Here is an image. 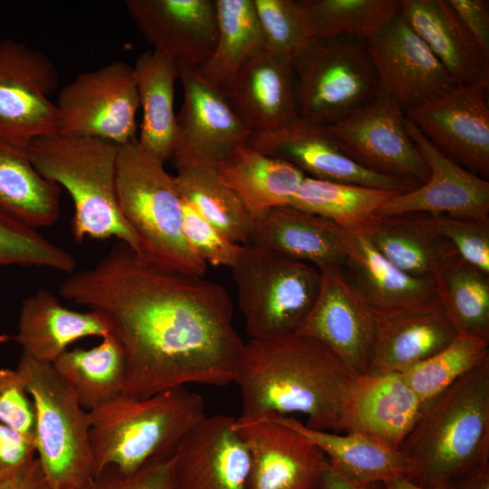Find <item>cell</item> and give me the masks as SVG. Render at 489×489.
Returning a JSON list of instances; mask_svg holds the SVG:
<instances>
[{"label": "cell", "instance_id": "16", "mask_svg": "<svg viewBox=\"0 0 489 489\" xmlns=\"http://www.w3.org/2000/svg\"><path fill=\"white\" fill-rule=\"evenodd\" d=\"M321 273L319 294L295 333L320 341L354 375H364L375 344V313L340 269Z\"/></svg>", "mask_w": 489, "mask_h": 489}, {"label": "cell", "instance_id": "23", "mask_svg": "<svg viewBox=\"0 0 489 489\" xmlns=\"http://www.w3.org/2000/svg\"><path fill=\"white\" fill-rule=\"evenodd\" d=\"M224 94L252 133L273 131L299 118L292 61L265 51L240 70Z\"/></svg>", "mask_w": 489, "mask_h": 489}, {"label": "cell", "instance_id": "47", "mask_svg": "<svg viewBox=\"0 0 489 489\" xmlns=\"http://www.w3.org/2000/svg\"><path fill=\"white\" fill-rule=\"evenodd\" d=\"M35 458L34 444L0 423V483L25 468Z\"/></svg>", "mask_w": 489, "mask_h": 489}, {"label": "cell", "instance_id": "10", "mask_svg": "<svg viewBox=\"0 0 489 489\" xmlns=\"http://www.w3.org/2000/svg\"><path fill=\"white\" fill-rule=\"evenodd\" d=\"M58 132L118 145L135 139L139 99L133 66L114 61L78 74L60 91Z\"/></svg>", "mask_w": 489, "mask_h": 489}, {"label": "cell", "instance_id": "53", "mask_svg": "<svg viewBox=\"0 0 489 489\" xmlns=\"http://www.w3.org/2000/svg\"><path fill=\"white\" fill-rule=\"evenodd\" d=\"M10 340V337L6 334H0V344L5 343Z\"/></svg>", "mask_w": 489, "mask_h": 489}, {"label": "cell", "instance_id": "4", "mask_svg": "<svg viewBox=\"0 0 489 489\" xmlns=\"http://www.w3.org/2000/svg\"><path fill=\"white\" fill-rule=\"evenodd\" d=\"M206 416L203 398L186 387L147 398L117 396L89 411L96 474L108 466L131 474L149 461L172 456Z\"/></svg>", "mask_w": 489, "mask_h": 489}, {"label": "cell", "instance_id": "11", "mask_svg": "<svg viewBox=\"0 0 489 489\" xmlns=\"http://www.w3.org/2000/svg\"><path fill=\"white\" fill-rule=\"evenodd\" d=\"M58 81L45 53L12 39L0 41L1 139L27 149L58 132V110L49 99Z\"/></svg>", "mask_w": 489, "mask_h": 489}, {"label": "cell", "instance_id": "33", "mask_svg": "<svg viewBox=\"0 0 489 489\" xmlns=\"http://www.w3.org/2000/svg\"><path fill=\"white\" fill-rule=\"evenodd\" d=\"M61 187L44 178L32 164L28 148L0 139V212L37 230L60 216Z\"/></svg>", "mask_w": 489, "mask_h": 489}, {"label": "cell", "instance_id": "3", "mask_svg": "<svg viewBox=\"0 0 489 489\" xmlns=\"http://www.w3.org/2000/svg\"><path fill=\"white\" fill-rule=\"evenodd\" d=\"M399 450L425 487L489 461V354L424 405Z\"/></svg>", "mask_w": 489, "mask_h": 489}, {"label": "cell", "instance_id": "28", "mask_svg": "<svg viewBox=\"0 0 489 489\" xmlns=\"http://www.w3.org/2000/svg\"><path fill=\"white\" fill-rule=\"evenodd\" d=\"M422 408L400 373L355 375L350 432L399 449Z\"/></svg>", "mask_w": 489, "mask_h": 489}, {"label": "cell", "instance_id": "1", "mask_svg": "<svg viewBox=\"0 0 489 489\" xmlns=\"http://www.w3.org/2000/svg\"><path fill=\"white\" fill-rule=\"evenodd\" d=\"M59 293L108 320L125 354V394L234 382L244 342L221 284L144 262L120 241Z\"/></svg>", "mask_w": 489, "mask_h": 489}, {"label": "cell", "instance_id": "24", "mask_svg": "<svg viewBox=\"0 0 489 489\" xmlns=\"http://www.w3.org/2000/svg\"><path fill=\"white\" fill-rule=\"evenodd\" d=\"M320 271L342 269L346 231L320 216L292 206L272 208L254 219L250 242Z\"/></svg>", "mask_w": 489, "mask_h": 489}, {"label": "cell", "instance_id": "40", "mask_svg": "<svg viewBox=\"0 0 489 489\" xmlns=\"http://www.w3.org/2000/svg\"><path fill=\"white\" fill-rule=\"evenodd\" d=\"M316 37L368 40L399 12V0H302Z\"/></svg>", "mask_w": 489, "mask_h": 489}, {"label": "cell", "instance_id": "26", "mask_svg": "<svg viewBox=\"0 0 489 489\" xmlns=\"http://www.w3.org/2000/svg\"><path fill=\"white\" fill-rule=\"evenodd\" d=\"M399 13L457 85L489 82V60L447 0H399Z\"/></svg>", "mask_w": 489, "mask_h": 489}, {"label": "cell", "instance_id": "31", "mask_svg": "<svg viewBox=\"0 0 489 489\" xmlns=\"http://www.w3.org/2000/svg\"><path fill=\"white\" fill-rule=\"evenodd\" d=\"M215 168L254 219L272 208L290 205L306 177L292 164L246 144L235 149Z\"/></svg>", "mask_w": 489, "mask_h": 489}, {"label": "cell", "instance_id": "13", "mask_svg": "<svg viewBox=\"0 0 489 489\" xmlns=\"http://www.w3.org/2000/svg\"><path fill=\"white\" fill-rule=\"evenodd\" d=\"M178 66V65H177ZM183 103L177 115V136L170 159L176 168H216L252 132L224 92L204 81L195 69L178 66Z\"/></svg>", "mask_w": 489, "mask_h": 489}, {"label": "cell", "instance_id": "2", "mask_svg": "<svg viewBox=\"0 0 489 489\" xmlns=\"http://www.w3.org/2000/svg\"><path fill=\"white\" fill-rule=\"evenodd\" d=\"M355 375L326 346L291 333L244 343L234 382L244 417L302 414L321 431H350Z\"/></svg>", "mask_w": 489, "mask_h": 489}, {"label": "cell", "instance_id": "21", "mask_svg": "<svg viewBox=\"0 0 489 489\" xmlns=\"http://www.w3.org/2000/svg\"><path fill=\"white\" fill-rule=\"evenodd\" d=\"M125 5L144 39L178 66L197 69L213 53L216 0H128Z\"/></svg>", "mask_w": 489, "mask_h": 489}, {"label": "cell", "instance_id": "43", "mask_svg": "<svg viewBox=\"0 0 489 489\" xmlns=\"http://www.w3.org/2000/svg\"><path fill=\"white\" fill-rule=\"evenodd\" d=\"M182 228L184 237L191 249L206 264L208 263L215 266L230 267L235 264L242 244L232 242L184 199Z\"/></svg>", "mask_w": 489, "mask_h": 489}, {"label": "cell", "instance_id": "7", "mask_svg": "<svg viewBox=\"0 0 489 489\" xmlns=\"http://www.w3.org/2000/svg\"><path fill=\"white\" fill-rule=\"evenodd\" d=\"M23 374L36 416V457L51 489H79L96 474L89 412L52 363L24 354Z\"/></svg>", "mask_w": 489, "mask_h": 489}, {"label": "cell", "instance_id": "46", "mask_svg": "<svg viewBox=\"0 0 489 489\" xmlns=\"http://www.w3.org/2000/svg\"><path fill=\"white\" fill-rule=\"evenodd\" d=\"M172 486L173 455L149 461L131 474L113 466L105 467L79 489H172Z\"/></svg>", "mask_w": 489, "mask_h": 489}, {"label": "cell", "instance_id": "15", "mask_svg": "<svg viewBox=\"0 0 489 489\" xmlns=\"http://www.w3.org/2000/svg\"><path fill=\"white\" fill-rule=\"evenodd\" d=\"M366 42L379 91L404 112L457 85L399 12Z\"/></svg>", "mask_w": 489, "mask_h": 489}, {"label": "cell", "instance_id": "49", "mask_svg": "<svg viewBox=\"0 0 489 489\" xmlns=\"http://www.w3.org/2000/svg\"><path fill=\"white\" fill-rule=\"evenodd\" d=\"M0 489H51L36 457L25 468L0 483Z\"/></svg>", "mask_w": 489, "mask_h": 489}, {"label": "cell", "instance_id": "50", "mask_svg": "<svg viewBox=\"0 0 489 489\" xmlns=\"http://www.w3.org/2000/svg\"><path fill=\"white\" fill-rule=\"evenodd\" d=\"M447 483L449 489H489V461L467 469Z\"/></svg>", "mask_w": 489, "mask_h": 489}, {"label": "cell", "instance_id": "22", "mask_svg": "<svg viewBox=\"0 0 489 489\" xmlns=\"http://www.w3.org/2000/svg\"><path fill=\"white\" fill-rule=\"evenodd\" d=\"M375 316L376 337L368 375L402 373L441 350L457 335L438 300Z\"/></svg>", "mask_w": 489, "mask_h": 489}, {"label": "cell", "instance_id": "39", "mask_svg": "<svg viewBox=\"0 0 489 489\" xmlns=\"http://www.w3.org/2000/svg\"><path fill=\"white\" fill-rule=\"evenodd\" d=\"M489 340L456 335L438 352L400 373L424 405L489 354Z\"/></svg>", "mask_w": 489, "mask_h": 489}, {"label": "cell", "instance_id": "25", "mask_svg": "<svg viewBox=\"0 0 489 489\" xmlns=\"http://www.w3.org/2000/svg\"><path fill=\"white\" fill-rule=\"evenodd\" d=\"M346 280L377 312L414 308L438 300L433 278L410 276L385 259L364 232L346 231Z\"/></svg>", "mask_w": 489, "mask_h": 489}, {"label": "cell", "instance_id": "19", "mask_svg": "<svg viewBox=\"0 0 489 489\" xmlns=\"http://www.w3.org/2000/svg\"><path fill=\"white\" fill-rule=\"evenodd\" d=\"M246 145L285 160L311 177L406 193L417 183L369 171L350 158L325 127L298 118L268 132L252 133Z\"/></svg>", "mask_w": 489, "mask_h": 489}, {"label": "cell", "instance_id": "52", "mask_svg": "<svg viewBox=\"0 0 489 489\" xmlns=\"http://www.w3.org/2000/svg\"><path fill=\"white\" fill-rule=\"evenodd\" d=\"M382 484L385 489H449L447 482L433 487H425L415 484L404 476L394 478Z\"/></svg>", "mask_w": 489, "mask_h": 489}, {"label": "cell", "instance_id": "44", "mask_svg": "<svg viewBox=\"0 0 489 489\" xmlns=\"http://www.w3.org/2000/svg\"><path fill=\"white\" fill-rule=\"evenodd\" d=\"M430 216L435 229L452 244L464 261L489 273V219Z\"/></svg>", "mask_w": 489, "mask_h": 489}, {"label": "cell", "instance_id": "51", "mask_svg": "<svg viewBox=\"0 0 489 489\" xmlns=\"http://www.w3.org/2000/svg\"><path fill=\"white\" fill-rule=\"evenodd\" d=\"M378 484H360L350 481L327 465L315 489H377Z\"/></svg>", "mask_w": 489, "mask_h": 489}, {"label": "cell", "instance_id": "35", "mask_svg": "<svg viewBox=\"0 0 489 489\" xmlns=\"http://www.w3.org/2000/svg\"><path fill=\"white\" fill-rule=\"evenodd\" d=\"M101 339L91 349L67 350L53 363L88 412L124 393L127 366L123 349L111 333Z\"/></svg>", "mask_w": 489, "mask_h": 489}, {"label": "cell", "instance_id": "5", "mask_svg": "<svg viewBox=\"0 0 489 489\" xmlns=\"http://www.w3.org/2000/svg\"><path fill=\"white\" fill-rule=\"evenodd\" d=\"M118 147L99 138L55 133L35 139L28 151L38 173L70 194L74 206L71 230L75 241L116 237L142 259L141 241L118 206Z\"/></svg>", "mask_w": 489, "mask_h": 489}, {"label": "cell", "instance_id": "8", "mask_svg": "<svg viewBox=\"0 0 489 489\" xmlns=\"http://www.w3.org/2000/svg\"><path fill=\"white\" fill-rule=\"evenodd\" d=\"M231 268L250 339L295 333L321 288L317 267L252 243Z\"/></svg>", "mask_w": 489, "mask_h": 489}, {"label": "cell", "instance_id": "32", "mask_svg": "<svg viewBox=\"0 0 489 489\" xmlns=\"http://www.w3.org/2000/svg\"><path fill=\"white\" fill-rule=\"evenodd\" d=\"M143 117L139 145L162 162L170 159L177 136L174 110L178 66L156 50L140 53L133 66Z\"/></svg>", "mask_w": 489, "mask_h": 489}, {"label": "cell", "instance_id": "37", "mask_svg": "<svg viewBox=\"0 0 489 489\" xmlns=\"http://www.w3.org/2000/svg\"><path fill=\"white\" fill-rule=\"evenodd\" d=\"M181 197L232 242H250L254 219L212 167H186L174 176Z\"/></svg>", "mask_w": 489, "mask_h": 489}, {"label": "cell", "instance_id": "42", "mask_svg": "<svg viewBox=\"0 0 489 489\" xmlns=\"http://www.w3.org/2000/svg\"><path fill=\"white\" fill-rule=\"evenodd\" d=\"M9 265L44 267L72 273L76 261L68 251L37 230L0 212V267Z\"/></svg>", "mask_w": 489, "mask_h": 489}, {"label": "cell", "instance_id": "9", "mask_svg": "<svg viewBox=\"0 0 489 489\" xmlns=\"http://www.w3.org/2000/svg\"><path fill=\"white\" fill-rule=\"evenodd\" d=\"M292 63L299 118L322 127L346 119L379 92L364 39L315 37Z\"/></svg>", "mask_w": 489, "mask_h": 489}, {"label": "cell", "instance_id": "34", "mask_svg": "<svg viewBox=\"0 0 489 489\" xmlns=\"http://www.w3.org/2000/svg\"><path fill=\"white\" fill-rule=\"evenodd\" d=\"M217 37L209 58L197 69L224 92L240 70L264 51V35L253 0H216Z\"/></svg>", "mask_w": 489, "mask_h": 489}, {"label": "cell", "instance_id": "48", "mask_svg": "<svg viewBox=\"0 0 489 489\" xmlns=\"http://www.w3.org/2000/svg\"><path fill=\"white\" fill-rule=\"evenodd\" d=\"M447 1L483 54L489 60V1Z\"/></svg>", "mask_w": 489, "mask_h": 489}, {"label": "cell", "instance_id": "18", "mask_svg": "<svg viewBox=\"0 0 489 489\" xmlns=\"http://www.w3.org/2000/svg\"><path fill=\"white\" fill-rule=\"evenodd\" d=\"M405 125L428 167L429 177L413 190L392 197L378 216L425 213L489 219V182L439 151L407 117Z\"/></svg>", "mask_w": 489, "mask_h": 489}, {"label": "cell", "instance_id": "27", "mask_svg": "<svg viewBox=\"0 0 489 489\" xmlns=\"http://www.w3.org/2000/svg\"><path fill=\"white\" fill-rule=\"evenodd\" d=\"M110 333L100 312H77L64 307L48 290L41 288L23 301L15 340L23 354L39 362L53 363L74 341Z\"/></svg>", "mask_w": 489, "mask_h": 489}, {"label": "cell", "instance_id": "6", "mask_svg": "<svg viewBox=\"0 0 489 489\" xmlns=\"http://www.w3.org/2000/svg\"><path fill=\"white\" fill-rule=\"evenodd\" d=\"M164 164L145 151L138 138L119 145L116 194L120 212L141 241L142 261L203 276L206 264L184 237L183 199Z\"/></svg>", "mask_w": 489, "mask_h": 489}, {"label": "cell", "instance_id": "36", "mask_svg": "<svg viewBox=\"0 0 489 489\" xmlns=\"http://www.w3.org/2000/svg\"><path fill=\"white\" fill-rule=\"evenodd\" d=\"M390 190L306 176L289 206L320 216L350 233L364 232L395 195Z\"/></svg>", "mask_w": 489, "mask_h": 489}, {"label": "cell", "instance_id": "17", "mask_svg": "<svg viewBox=\"0 0 489 489\" xmlns=\"http://www.w3.org/2000/svg\"><path fill=\"white\" fill-rule=\"evenodd\" d=\"M235 428L249 451V489H315L327 467L323 453L273 415L239 416Z\"/></svg>", "mask_w": 489, "mask_h": 489}, {"label": "cell", "instance_id": "41", "mask_svg": "<svg viewBox=\"0 0 489 489\" xmlns=\"http://www.w3.org/2000/svg\"><path fill=\"white\" fill-rule=\"evenodd\" d=\"M264 35V51L292 62L316 37L302 0H253Z\"/></svg>", "mask_w": 489, "mask_h": 489}, {"label": "cell", "instance_id": "20", "mask_svg": "<svg viewBox=\"0 0 489 489\" xmlns=\"http://www.w3.org/2000/svg\"><path fill=\"white\" fill-rule=\"evenodd\" d=\"M235 417L206 416L173 455L172 489H249L251 459Z\"/></svg>", "mask_w": 489, "mask_h": 489}, {"label": "cell", "instance_id": "45", "mask_svg": "<svg viewBox=\"0 0 489 489\" xmlns=\"http://www.w3.org/2000/svg\"><path fill=\"white\" fill-rule=\"evenodd\" d=\"M0 423L34 444V404L27 390L24 378L17 368L0 369Z\"/></svg>", "mask_w": 489, "mask_h": 489}, {"label": "cell", "instance_id": "12", "mask_svg": "<svg viewBox=\"0 0 489 489\" xmlns=\"http://www.w3.org/2000/svg\"><path fill=\"white\" fill-rule=\"evenodd\" d=\"M405 120L398 104L379 91L349 117L325 129L360 167L421 185L427 180L429 169L410 139Z\"/></svg>", "mask_w": 489, "mask_h": 489}, {"label": "cell", "instance_id": "30", "mask_svg": "<svg viewBox=\"0 0 489 489\" xmlns=\"http://www.w3.org/2000/svg\"><path fill=\"white\" fill-rule=\"evenodd\" d=\"M273 415L316 446L331 467L343 477L360 484H384L397 477L411 479L414 466L399 449L365 435L334 433L311 428L290 416Z\"/></svg>", "mask_w": 489, "mask_h": 489}, {"label": "cell", "instance_id": "29", "mask_svg": "<svg viewBox=\"0 0 489 489\" xmlns=\"http://www.w3.org/2000/svg\"><path fill=\"white\" fill-rule=\"evenodd\" d=\"M364 233L385 259L413 277L434 279L459 256L435 229L429 214L377 216Z\"/></svg>", "mask_w": 489, "mask_h": 489}, {"label": "cell", "instance_id": "14", "mask_svg": "<svg viewBox=\"0 0 489 489\" xmlns=\"http://www.w3.org/2000/svg\"><path fill=\"white\" fill-rule=\"evenodd\" d=\"M489 82L456 85L406 110L439 151L470 172L489 174Z\"/></svg>", "mask_w": 489, "mask_h": 489}, {"label": "cell", "instance_id": "38", "mask_svg": "<svg viewBox=\"0 0 489 489\" xmlns=\"http://www.w3.org/2000/svg\"><path fill=\"white\" fill-rule=\"evenodd\" d=\"M434 281L440 305L456 334L489 340V273L457 256Z\"/></svg>", "mask_w": 489, "mask_h": 489}]
</instances>
